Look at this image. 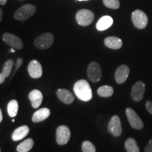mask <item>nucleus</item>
Segmentation results:
<instances>
[{"mask_svg": "<svg viewBox=\"0 0 152 152\" xmlns=\"http://www.w3.org/2000/svg\"><path fill=\"white\" fill-rule=\"evenodd\" d=\"M54 35L50 33L42 34L34 41V45L39 49H47L54 43Z\"/></svg>", "mask_w": 152, "mask_h": 152, "instance_id": "20e7f679", "label": "nucleus"}, {"mask_svg": "<svg viewBox=\"0 0 152 152\" xmlns=\"http://www.w3.org/2000/svg\"><path fill=\"white\" fill-rule=\"evenodd\" d=\"M132 21L137 28L144 29L148 24V17L144 11L137 9L132 13Z\"/></svg>", "mask_w": 152, "mask_h": 152, "instance_id": "39448f33", "label": "nucleus"}, {"mask_svg": "<svg viewBox=\"0 0 152 152\" xmlns=\"http://www.w3.org/2000/svg\"><path fill=\"white\" fill-rule=\"evenodd\" d=\"M104 44L107 47L112 49H119L123 46V42L119 37L110 36L104 39Z\"/></svg>", "mask_w": 152, "mask_h": 152, "instance_id": "dca6fc26", "label": "nucleus"}, {"mask_svg": "<svg viewBox=\"0 0 152 152\" xmlns=\"http://www.w3.org/2000/svg\"><path fill=\"white\" fill-rule=\"evenodd\" d=\"M0 152H1V149H0Z\"/></svg>", "mask_w": 152, "mask_h": 152, "instance_id": "c9c22d12", "label": "nucleus"}, {"mask_svg": "<svg viewBox=\"0 0 152 152\" xmlns=\"http://www.w3.org/2000/svg\"><path fill=\"white\" fill-rule=\"evenodd\" d=\"M2 39L5 43L11 46L12 48L16 49H22L23 47V43L18 36L11 33H6L2 35Z\"/></svg>", "mask_w": 152, "mask_h": 152, "instance_id": "9d476101", "label": "nucleus"}, {"mask_svg": "<svg viewBox=\"0 0 152 152\" xmlns=\"http://www.w3.org/2000/svg\"><path fill=\"white\" fill-rule=\"evenodd\" d=\"M97 94L102 97H109L113 94V89L109 85H104L98 89Z\"/></svg>", "mask_w": 152, "mask_h": 152, "instance_id": "4be33fe9", "label": "nucleus"}, {"mask_svg": "<svg viewBox=\"0 0 152 152\" xmlns=\"http://www.w3.org/2000/svg\"><path fill=\"white\" fill-rule=\"evenodd\" d=\"M34 145V141L33 139L28 138L21 142L16 148L18 152H28L32 149Z\"/></svg>", "mask_w": 152, "mask_h": 152, "instance_id": "aec40b11", "label": "nucleus"}, {"mask_svg": "<svg viewBox=\"0 0 152 152\" xmlns=\"http://www.w3.org/2000/svg\"><path fill=\"white\" fill-rule=\"evenodd\" d=\"M145 106L148 112H149V113L152 114V102H151V101H147V102H146Z\"/></svg>", "mask_w": 152, "mask_h": 152, "instance_id": "cd10ccee", "label": "nucleus"}, {"mask_svg": "<svg viewBox=\"0 0 152 152\" xmlns=\"http://www.w3.org/2000/svg\"><path fill=\"white\" fill-rule=\"evenodd\" d=\"M28 98L31 102L32 106L34 109H37L41 105L42 102L43 100V95L42 92L38 90H32L29 93Z\"/></svg>", "mask_w": 152, "mask_h": 152, "instance_id": "4468645a", "label": "nucleus"}, {"mask_svg": "<svg viewBox=\"0 0 152 152\" xmlns=\"http://www.w3.org/2000/svg\"><path fill=\"white\" fill-rule=\"evenodd\" d=\"M125 148L127 152H140V149L134 139L128 138L125 142Z\"/></svg>", "mask_w": 152, "mask_h": 152, "instance_id": "412c9836", "label": "nucleus"}, {"mask_svg": "<svg viewBox=\"0 0 152 152\" xmlns=\"http://www.w3.org/2000/svg\"><path fill=\"white\" fill-rule=\"evenodd\" d=\"M130 68L126 65H121L117 68L115 73V80L118 84H122L128 79Z\"/></svg>", "mask_w": 152, "mask_h": 152, "instance_id": "ddd939ff", "label": "nucleus"}, {"mask_svg": "<svg viewBox=\"0 0 152 152\" xmlns=\"http://www.w3.org/2000/svg\"><path fill=\"white\" fill-rule=\"evenodd\" d=\"M145 152H152V138L149 140V143L145 148Z\"/></svg>", "mask_w": 152, "mask_h": 152, "instance_id": "c85d7f7f", "label": "nucleus"}, {"mask_svg": "<svg viewBox=\"0 0 152 152\" xmlns=\"http://www.w3.org/2000/svg\"><path fill=\"white\" fill-rule=\"evenodd\" d=\"M78 1H88V0H78Z\"/></svg>", "mask_w": 152, "mask_h": 152, "instance_id": "f704fd0d", "label": "nucleus"}, {"mask_svg": "<svg viewBox=\"0 0 152 152\" xmlns=\"http://www.w3.org/2000/svg\"><path fill=\"white\" fill-rule=\"evenodd\" d=\"M50 115V110L47 108H42L35 112L32 118L34 123H39L46 120Z\"/></svg>", "mask_w": 152, "mask_h": 152, "instance_id": "f3484780", "label": "nucleus"}, {"mask_svg": "<svg viewBox=\"0 0 152 152\" xmlns=\"http://www.w3.org/2000/svg\"><path fill=\"white\" fill-rule=\"evenodd\" d=\"M18 110V103L16 100L13 99L9 102L7 106V111L9 116L11 118H14L17 115Z\"/></svg>", "mask_w": 152, "mask_h": 152, "instance_id": "5701e85b", "label": "nucleus"}, {"mask_svg": "<svg viewBox=\"0 0 152 152\" xmlns=\"http://www.w3.org/2000/svg\"><path fill=\"white\" fill-rule=\"evenodd\" d=\"M5 78L6 77L4 75V74L2 73H0V85L2 84L3 83H4Z\"/></svg>", "mask_w": 152, "mask_h": 152, "instance_id": "c756f323", "label": "nucleus"}, {"mask_svg": "<svg viewBox=\"0 0 152 152\" xmlns=\"http://www.w3.org/2000/svg\"><path fill=\"white\" fill-rule=\"evenodd\" d=\"M14 61L13 59H9L5 62L4 65L3 66L2 72H1V73L4 74V75L6 77H9V75H10L11 69H12L13 66H14Z\"/></svg>", "mask_w": 152, "mask_h": 152, "instance_id": "b1692460", "label": "nucleus"}, {"mask_svg": "<svg viewBox=\"0 0 152 152\" xmlns=\"http://www.w3.org/2000/svg\"><path fill=\"white\" fill-rule=\"evenodd\" d=\"M36 11V7L33 4H25L20 7L14 14V18L18 20H28L30 17H32L35 14Z\"/></svg>", "mask_w": 152, "mask_h": 152, "instance_id": "f03ea898", "label": "nucleus"}, {"mask_svg": "<svg viewBox=\"0 0 152 152\" xmlns=\"http://www.w3.org/2000/svg\"><path fill=\"white\" fill-rule=\"evenodd\" d=\"M94 15L92 11L88 9H81L75 15L76 21L81 26H88L94 20Z\"/></svg>", "mask_w": 152, "mask_h": 152, "instance_id": "7ed1b4c3", "label": "nucleus"}, {"mask_svg": "<svg viewBox=\"0 0 152 152\" xmlns=\"http://www.w3.org/2000/svg\"><path fill=\"white\" fill-rule=\"evenodd\" d=\"M82 150L83 152H96V148L92 142L85 141L82 144Z\"/></svg>", "mask_w": 152, "mask_h": 152, "instance_id": "393cba45", "label": "nucleus"}, {"mask_svg": "<svg viewBox=\"0 0 152 152\" xmlns=\"http://www.w3.org/2000/svg\"><path fill=\"white\" fill-rule=\"evenodd\" d=\"M71 138V131L66 125H60L56 129V140L57 144L64 145L67 144Z\"/></svg>", "mask_w": 152, "mask_h": 152, "instance_id": "6e6552de", "label": "nucleus"}, {"mask_svg": "<svg viewBox=\"0 0 152 152\" xmlns=\"http://www.w3.org/2000/svg\"><path fill=\"white\" fill-rule=\"evenodd\" d=\"M109 132L114 137H118L122 133V125L118 115H113L110 120L108 125Z\"/></svg>", "mask_w": 152, "mask_h": 152, "instance_id": "9b49d317", "label": "nucleus"}, {"mask_svg": "<svg viewBox=\"0 0 152 152\" xmlns=\"http://www.w3.org/2000/svg\"><path fill=\"white\" fill-rule=\"evenodd\" d=\"M125 113L132 128L136 130H142L144 128L143 122L134 110L131 108H127L125 109Z\"/></svg>", "mask_w": 152, "mask_h": 152, "instance_id": "0eeeda50", "label": "nucleus"}, {"mask_svg": "<svg viewBox=\"0 0 152 152\" xmlns=\"http://www.w3.org/2000/svg\"><path fill=\"white\" fill-rule=\"evenodd\" d=\"M57 97L61 102L66 104L73 103L74 101V96L69 90L66 89H59L56 91Z\"/></svg>", "mask_w": 152, "mask_h": 152, "instance_id": "2eb2a0df", "label": "nucleus"}, {"mask_svg": "<svg viewBox=\"0 0 152 152\" xmlns=\"http://www.w3.org/2000/svg\"><path fill=\"white\" fill-rule=\"evenodd\" d=\"M23 62V59L21 58H18V59L16 60V70H15L14 73V75H15V73H16V72L18 71V68L20 67L22 65Z\"/></svg>", "mask_w": 152, "mask_h": 152, "instance_id": "bb28decb", "label": "nucleus"}, {"mask_svg": "<svg viewBox=\"0 0 152 152\" xmlns=\"http://www.w3.org/2000/svg\"><path fill=\"white\" fill-rule=\"evenodd\" d=\"M7 2V0H0V4L5 5Z\"/></svg>", "mask_w": 152, "mask_h": 152, "instance_id": "7c9ffc66", "label": "nucleus"}, {"mask_svg": "<svg viewBox=\"0 0 152 152\" xmlns=\"http://www.w3.org/2000/svg\"><path fill=\"white\" fill-rule=\"evenodd\" d=\"M28 71L30 76L33 78H39L42 75V67L40 63L37 60H32L28 64Z\"/></svg>", "mask_w": 152, "mask_h": 152, "instance_id": "f8f14e48", "label": "nucleus"}, {"mask_svg": "<svg viewBox=\"0 0 152 152\" xmlns=\"http://www.w3.org/2000/svg\"><path fill=\"white\" fill-rule=\"evenodd\" d=\"M2 16H3V11L2 9L0 8V22H1V19H2Z\"/></svg>", "mask_w": 152, "mask_h": 152, "instance_id": "2f4dec72", "label": "nucleus"}, {"mask_svg": "<svg viewBox=\"0 0 152 152\" xmlns=\"http://www.w3.org/2000/svg\"><path fill=\"white\" fill-rule=\"evenodd\" d=\"M73 91L77 97L83 102H88L92 98V91L88 82L80 80L74 85Z\"/></svg>", "mask_w": 152, "mask_h": 152, "instance_id": "f257e3e1", "label": "nucleus"}, {"mask_svg": "<svg viewBox=\"0 0 152 152\" xmlns=\"http://www.w3.org/2000/svg\"><path fill=\"white\" fill-rule=\"evenodd\" d=\"M10 52H12V53H14V52H15V50L14 49V48H12V49H11V50H10Z\"/></svg>", "mask_w": 152, "mask_h": 152, "instance_id": "72a5a7b5", "label": "nucleus"}, {"mask_svg": "<svg viewBox=\"0 0 152 152\" xmlns=\"http://www.w3.org/2000/svg\"><path fill=\"white\" fill-rule=\"evenodd\" d=\"M103 3L107 8L111 9H118L120 7L119 0H103Z\"/></svg>", "mask_w": 152, "mask_h": 152, "instance_id": "a878e982", "label": "nucleus"}, {"mask_svg": "<svg viewBox=\"0 0 152 152\" xmlns=\"http://www.w3.org/2000/svg\"><path fill=\"white\" fill-rule=\"evenodd\" d=\"M87 76L93 83H97L102 77V71L99 64L97 62H91L87 67Z\"/></svg>", "mask_w": 152, "mask_h": 152, "instance_id": "423d86ee", "label": "nucleus"}, {"mask_svg": "<svg viewBox=\"0 0 152 152\" xmlns=\"http://www.w3.org/2000/svg\"><path fill=\"white\" fill-rule=\"evenodd\" d=\"M3 120V115H2V112H1V110L0 109V123Z\"/></svg>", "mask_w": 152, "mask_h": 152, "instance_id": "473e14b6", "label": "nucleus"}, {"mask_svg": "<svg viewBox=\"0 0 152 152\" xmlns=\"http://www.w3.org/2000/svg\"><path fill=\"white\" fill-rule=\"evenodd\" d=\"M29 131V128H28L27 125H23V126L18 127L12 133L11 138L15 142L19 141V140L23 139L25 137L27 136Z\"/></svg>", "mask_w": 152, "mask_h": 152, "instance_id": "6ab92c4d", "label": "nucleus"}, {"mask_svg": "<svg viewBox=\"0 0 152 152\" xmlns=\"http://www.w3.org/2000/svg\"><path fill=\"white\" fill-rule=\"evenodd\" d=\"M144 92H145V85L143 82L137 81L132 86L131 91V97L135 102H139L143 99Z\"/></svg>", "mask_w": 152, "mask_h": 152, "instance_id": "1a4fd4ad", "label": "nucleus"}, {"mask_svg": "<svg viewBox=\"0 0 152 152\" xmlns=\"http://www.w3.org/2000/svg\"><path fill=\"white\" fill-rule=\"evenodd\" d=\"M113 20L111 16H102L98 22L96 23V28L99 31H104L108 28H109L113 25Z\"/></svg>", "mask_w": 152, "mask_h": 152, "instance_id": "a211bd4d", "label": "nucleus"}]
</instances>
